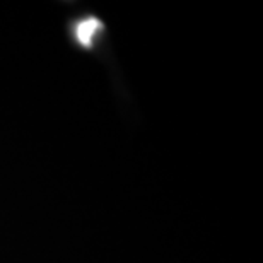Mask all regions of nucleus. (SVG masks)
<instances>
[{"label": "nucleus", "instance_id": "1", "mask_svg": "<svg viewBox=\"0 0 263 263\" xmlns=\"http://www.w3.org/2000/svg\"><path fill=\"white\" fill-rule=\"evenodd\" d=\"M99 26V23L96 19H87L82 21L81 24H77L76 28V36L79 40V43H82L84 46H89V41L94 34H96V28Z\"/></svg>", "mask_w": 263, "mask_h": 263}]
</instances>
